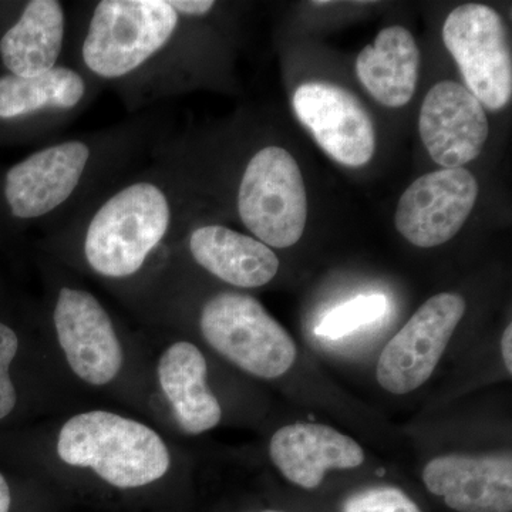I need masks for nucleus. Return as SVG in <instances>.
I'll return each instance as SVG.
<instances>
[{
	"label": "nucleus",
	"mask_w": 512,
	"mask_h": 512,
	"mask_svg": "<svg viewBox=\"0 0 512 512\" xmlns=\"http://www.w3.org/2000/svg\"><path fill=\"white\" fill-rule=\"evenodd\" d=\"M57 342L74 375L93 386L116 379L123 349L113 320L92 292L62 285L52 312Z\"/></svg>",
	"instance_id": "10"
},
{
	"label": "nucleus",
	"mask_w": 512,
	"mask_h": 512,
	"mask_svg": "<svg viewBox=\"0 0 512 512\" xmlns=\"http://www.w3.org/2000/svg\"><path fill=\"white\" fill-rule=\"evenodd\" d=\"M101 87L70 64L35 77L0 74V124L32 138L52 137L89 109Z\"/></svg>",
	"instance_id": "8"
},
{
	"label": "nucleus",
	"mask_w": 512,
	"mask_h": 512,
	"mask_svg": "<svg viewBox=\"0 0 512 512\" xmlns=\"http://www.w3.org/2000/svg\"><path fill=\"white\" fill-rule=\"evenodd\" d=\"M476 177L466 168L421 175L403 192L394 224L410 244L434 248L456 237L474 210Z\"/></svg>",
	"instance_id": "11"
},
{
	"label": "nucleus",
	"mask_w": 512,
	"mask_h": 512,
	"mask_svg": "<svg viewBox=\"0 0 512 512\" xmlns=\"http://www.w3.org/2000/svg\"><path fill=\"white\" fill-rule=\"evenodd\" d=\"M342 512H421L417 504L400 488L379 485L346 498Z\"/></svg>",
	"instance_id": "21"
},
{
	"label": "nucleus",
	"mask_w": 512,
	"mask_h": 512,
	"mask_svg": "<svg viewBox=\"0 0 512 512\" xmlns=\"http://www.w3.org/2000/svg\"><path fill=\"white\" fill-rule=\"evenodd\" d=\"M262 512H275V511H262Z\"/></svg>",
	"instance_id": "25"
},
{
	"label": "nucleus",
	"mask_w": 512,
	"mask_h": 512,
	"mask_svg": "<svg viewBox=\"0 0 512 512\" xmlns=\"http://www.w3.org/2000/svg\"><path fill=\"white\" fill-rule=\"evenodd\" d=\"M168 138L163 110L37 148L3 175L2 201L13 221L47 234L82 214L104 192L151 161Z\"/></svg>",
	"instance_id": "2"
},
{
	"label": "nucleus",
	"mask_w": 512,
	"mask_h": 512,
	"mask_svg": "<svg viewBox=\"0 0 512 512\" xmlns=\"http://www.w3.org/2000/svg\"><path fill=\"white\" fill-rule=\"evenodd\" d=\"M192 180L154 153L136 173L92 202L73 221L47 234L46 245L76 251L93 274L124 281L190 224Z\"/></svg>",
	"instance_id": "3"
},
{
	"label": "nucleus",
	"mask_w": 512,
	"mask_h": 512,
	"mask_svg": "<svg viewBox=\"0 0 512 512\" xmlns=\"http://www.w3.org/2000/svg\"><path fill=\"white\" fill-rule=\"evenodd\" d=\"M70 13L60 0H28L18 18L0 36V60L6 72L35 77L64 62Z\"/></svg>",
	"instance_id": "16"
},
{
	"label": "nucleus",
	"mask_w": 512,
	"mask_h": 512,
	"mask_svg": "<svg viewBox=\"0 0 512 512\" xmlns=\"http://www.w3.org/2000/svg\"><path fill=\"white\" fill-rule=\"evenodd\" d=\"M12 507V490L6 477L0 473V512H10Z\"/></svg>",
	"instance_id": "24"
},
{
	"label": "nucleus",
	"mask_w": 512,
	"mask_h": 512,
	"mask_svg": "<svg viewBox=\"0 0 512 512\" xmlns=\"http://www.w3.org/2000/svg\"><path fill=\"white\" fill-rule=\"evenodd\" d=\"M234 202L242 225L269 248H289L302 238L308 198L301 168L285 148L266 146L248 157Z\"/></svg>",
	"instance_id": "5"
},
{
	"label": "nucleus",
	"mask_w": 512,
	"mask_h": 512,
	"mask_svg": "<svg viewBox=\"0 0 512 512\" xmlns=\"http://www.w3.org/2000/svg\"><path fill=\"white\" fill-rule=\"evenodd\" d=\"M443 42L467 89L488 110H503L512 96V55L503 18L480 3L458 6L443 26Z\"/></svg>",
	"instance_id": "7"
},
{
	"label": "nucleus",
	"mask_w": 512,
	"mask_h": 512,
	"mask_svg": "<svg viewBox=\"0 0 512 512\" xmlns=\"http://www.w3.org/2000/svg\"><path fill=\"white\" fill-rule=\"evenodd\" d=\"M69 9L63 63L113 90L128 113L153 109L190 84L192 23L200 16L183 0H96Z\"/></svg>",
	"instance_id": "1"
},
{
	"label": "nucleus",
	"mask_w": 512,
	"mask_h": 512,
	"mask_svg": "<svg viewBox=\"0 0 512 512\" xmlns=\"http://www.w3.org/2000/svg\"><path fill=\"white\" fill-rule=\"evenodd\" d=\"M57 454L73 467L92 468L113 487L138 488L160 480L170 468L164 440L146 424L110 412H87L67 420Z\"/></svg>",
	"instance_id": "4"
},
{
	"label": "nucleus",
	"mask_w": 512,
	"mask_h": 512,
	"mask_svg": "<svg viewBox=\"0 0 512 512\" xmlns=\"http://www.w3.org/2000/svg\"><path fill=\"white\" fill-rule=\"evenodd\" d=\"M269 454L276 468L305 490L318 488L328 470H352L365 461L355 440L322 424L282 427L272 437Z\"/></svg>",
	"instance_id": "17"
},
{
	"label": "nucleus",
	"mask_w": 512,
	"mask_h": 512,
	"mask_svg": "<svg viewBox=\"0 0 512 512\" xmlns=\"http://www.w3.org/2000/svg\"><path fill=\"white\" fill-rule=\"evenodd\" d=\"M466 301L457 293L433 296L383 349L377 363V382L393 394H407L433 375L458 323Z\"/></svg>",
	"instance_id": "9"
},
{
	"label": "nucleus",
	"mask_w": 512,
	"mask_h": 512,
	"mask_svg": "<svg viewBox=\"0 0 512 512\" xmlns=\"http://www.w3.org/2000/svg\"><path fill=\"white\" fill-rule=\"evenodd\" d=\"M20 348L16 330L0 320V421L5 420L18 404V390L12 379V365Z\"/></svg>",
	"instance_id": "22"
},
{
	"label": "nucleus",
	"mask_w": 512,
	"mask_h": 512,
	"mask_svg": "<svg viewBox=\"0 0 512 512\" xmlns=\"http://www.w3.org/2000/svg\"><path fill=\"white\" fill-rule=\"evenodd\" d=\"M420 52L402 26L383 29L356 60L357 79L386 107H403L413 99L419 80Z\"/></svg>",
	"instance_id": "19"
},
{
	"label": "nucleus",
	"mask_w": 512,
	"mask_h": 512,
	"mask_svg": "<svg viewBox=\"0 0 512 512\" xmlns=\"http://www.w3.org/2000/svg\"><path fill=\"white\" fill-rule=\"evenodd\" d=\"M292 104L299 121L333 160L352 168L372 160L376 148L372 117L348 89L328 82L303 83L293 93Z\"/></svg>",
	"instance_id": "12"
},
{
	"label": "nucleus",
	"mask_w": 512,
	"mask_h": 512,
	"mask_svg": "<svg viewBox=\"0 0 512 512\" xmlns=\"http://www.w3.org/2000/svg\"><path fill=\"white\" fill-rule=\"evenodd\" d=\"M484 106L460 83H437L421 106L419 131L434 163L463 168L480 156L487 143Z\"/></svg>",
	"instance_id": "13"
},
{
	"label": "nucleus",
	"mask_w": 512,
	"mask_h": 512,
	"mask_svg": "<svg viewBox=\"0 0 512 512\" xmlns=\"http://www.w3.org/2000/svg\"><path fill=\"white\" fill-rule=\"evenodd\" d=\"M431 494L443 497L457 512H511L512 460L510 453L433 458L423 471Z\"/></svg>",
	"instance_id": "14"
},
{
	"label": "nucleus",
	"mask_w": 512,
	"mask_h": 512,
	"mask_svg": "<svg viewBox=\"0 0 512 512\" xmlns=\"http://www.w3.org/2000/svg\"><path fill=\"white\" fill-rule=\"evenodd\" d=\"M207 373V360L190 342L174 343L158 363V379L175 420L192 436L214 429L222 417L220 402L208 387Z\"/></svg>",
	"instance_id": "18"
},
{
	"label": "nucleus",
	"mask_w": 512,
	"mask_h": 512,
	"mask_svg": "<svg viewBox=\"0 0 512 512\" xmlns=\"http://www.w3.org/2000/svg\"><path fill=\"white\" fill-rule=\"evenodd\" d=\"M198 322L205 342L249 375L276 379L295 363L291 335L248 293H215L202 305Z\"/></svg>",
	"instance_id": "6"
},
{
	"label": "nucleus",
	"mask_w": 512,
	"mask_h": 512,
	"mask_svg": "<svg viewBox=\"0 0 512 512\" xmlns=\"http://www.w3.org/2000/svg\"><path fill=\"white\" fill-rule=\"evenodd\" d=\"M386 309V296L380 293L356 296L326 313L316 326L315 333L319 338L330 340L345 338L349 333L382 318Z\"/></svg>",
	"instance_id": "20"
},
{
	"label": "nucleus",
	"mask_w": 512,
	"mask_h": 512,
	"mask_svg": "<svg viewBox=\"0 0 512 512\" xmlns=\"http://www.w3.org/2000/svg\"><path fill=\"white\" fill-rule=\"evenodd\" d=\"M512 328L511 325L504 330L503 339H501V352H503V359L508 373L512 375Z\"/></svg>",
	"instance_id": "23"
},
{
	"label": "nucleus",
	"mask_w": 512,
	"mask_h": 512,
	"mask_svg": "<svg viewBox=\"0 0 512 512\" xmlns=\"http://www.w3.org/2000/svg\"><path fill=\"white\" fill-rule=\"evenodd\" d=\"M184 247L195 264L235 288H261L279 271L278 256L268 245L217 222L187 228Z\"/></svg>",
	"instance_id": "15"
}]
</instances>
